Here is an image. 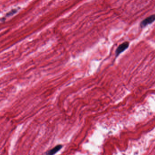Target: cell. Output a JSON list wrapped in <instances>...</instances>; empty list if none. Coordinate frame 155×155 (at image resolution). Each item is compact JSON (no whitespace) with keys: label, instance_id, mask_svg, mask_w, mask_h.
I'll list each match as a JSON object with an SVG mask.
<instances>
[{"label":"cell","instance_id":"6da1fadb","mask_svg":"<svg viewBox=\"0 0 155 155\" xmlns=\"http://www.w3.org/2000/svg\"><path fill=\"white\" fill-rule=\"evenodd\" d=\"M155 21V14L151 15L150 17L146 18L145 19L143 20L140 23V27L143 28L146 27L147 25L150 24Z\"/></svg>","mask_w":155,"mask_h":155},{"label":"cell","instance_id":"7a4b0ae2","mask_svg":"<svg viewBox=\"0 0 155 155\" xmlns=\"http://www.w3.org/2000/svg\"><path fill=\"white\" fill-rule=\"evenodd\" d=\"M129 43L128 42H124L123 43L120 45L117 48L116 51V56H118L120 54L122 53L124 51H125L126 49L128 47Z\"/></svg>","mask_w":155,"mask_h":155},{"label":"cell","instance_id":"3957f363","mask_svg":"<svg viewBox=\"0 0 155 155\" xmlns=\"http://www.w3.org/2000/svg\"><path fill=\"white\" fill-rule=\"evenodd\" d=\"M63 146L61 145H59L55 146L54 148H53L50 150L48 151L46 155H54L59 150H60L62 148Z\"/></svg>","mask_w":155,"mask_h":155}]
</instances>
